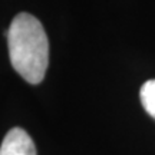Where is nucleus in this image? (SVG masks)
I'll return each instance as SVG.
<instances>
[{"instance_id":"1","label":"nucleus","mask_w":155,"mask_h":155,"mask_svg":"<svg viewBox=\"0 0 155 155\" xmlns=\"http://www.w3.org/2000/svg\"><path fill=\"white\" fill-rule=\"evenodd\" d=\"M6 36L15 71L26 82L40 83L49 65V42L39 19L26 12L19 13L12 20Z\"/></svg>"},{"instance_id":"2","label":"nucleus","mask_w":155,"mask_h":155,"mask_svg":"<svg viewBox=\"0 0 155 155\" xmlns=\"http://www.w3.org/2000/svg\"><path fill=\"white\" fill-rule=\"evenodd\" d=\"M0 155H36V147L25 129L13 128L6 134L2 142Z\"/></svg>"},{"instance_id":"3","label":"nucleus","mask_w":155,"mask_h":155,"mask_svg":"<svg viewBox=\"0 0 155 155\" xmlns=\"http://www.w3.org/2000/svg\"><path fill=\"white\" fill-rule=\"evenodd\" d=\"M139 98L144 109L155 119V79H150L142 85Z\"/></svg>"}]
</instances>
